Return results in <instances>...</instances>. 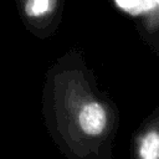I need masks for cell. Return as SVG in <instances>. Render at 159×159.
Segmentation results:
<instances>
[{
  "instance_id": "cell-1",
  "label": "cell",
  "mask_w": 159,
  "mask_h": 159,
  "mask_svg": "<svg viewBox=\"0 0 159 159\" xmlns=\"http://www.w3.org/2000/svg\"><path fill=\"white\" fill-rule=\"evenodd\" d=\"M78 124L88 135H99L107 125V113L97 102L86 103L78 113Z\"/></svg>"
},
{
  "instance_id": "cell-2",
  "label": "cell",
  "mask_w": 159,
  "mask_h": 159,
  "mask_svg": "<svg viewBox=\"0 0 159 159\" xmlns=\"http://www.w3.org/2000/svg\"><path fill=\"white\" fill-rule=\"evenodd\" d=\"M139 155L142 159H159V134L148 132L140 140Z\"/></svg>"
},
{
  "instance_id": "cell-3",
  "label": "cell",
  "mask_w": 159,
  "mask_h": 159,
  "mask_svg": "<svg viewBox=\"0 0 159 159\" xmlns=\"http://www.w3.org/2000/svg\"><path fill=\"white\" fill-rule=\"evenodd\" d=\"M118 7L132 15H139L157 7L158 0H116Z\"/></svg>"
},
{
  "instance_id": "cell-4",
  "label": "cell",
  "mask_w": 159,
  "mask_h": 159,
  "mask_svg": "<svg viewBox=\"0 0 159 159\" xmlns=\"http://www.w3.org/2000/svg\"><path fill=\"white\" fill-rule=\"evenodd\" d=\"M53 0H27L26 1V12L32 17L42 16L52 10Z\"/></svg>"
}]
</instances>
